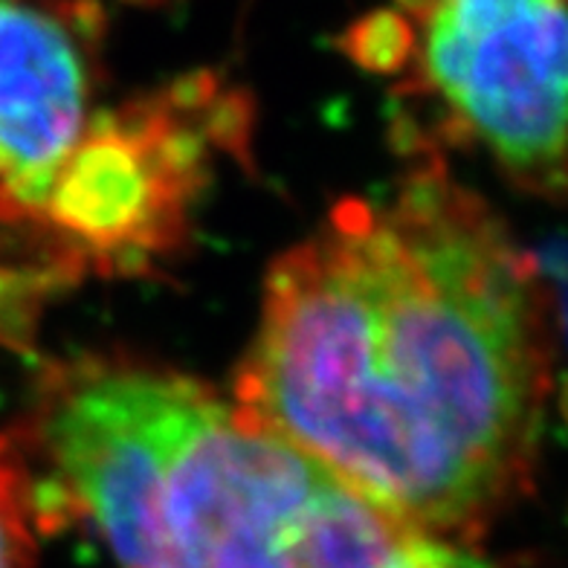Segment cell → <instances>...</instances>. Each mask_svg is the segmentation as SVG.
Instances as JSON below:
<instances>
[{
    "label": "cell",
    "mask_w": 568,
    "mask_h": 568,
    "mask_svg": "<svg viewBox=\"0 0 568 568\" xmlns=\"http://www.w3.org/2000/svg\"><path fill=\"white\" fill-rule=\"evenodd\" d=\"M551 389L531 262L442 154L273 262L232 404L426 534L523 490Z\"/></svg>",
    "instance_id": "1"
},
{
    "label": "cell",
    "mask_w": 568,
    "mask_h": 568,
    "mask_svg": "<svg viewBox=\"0 0 568 568\" xmlns=\"http://www.w3.org/2000/svg\"><path fill=\"white\" fill-rule=\"evenodd\" d=\"M59 528L82 516L120 568H293L284 531L325 470L189 374L79 357L9 429Z\"/></svg>",
    "instance_id": "2"
},
{
    "label": "cell",
    "mask_w": 568,
    "mask_h": 568,
    "mask_svg": "<svg viewBox=\"0 0 568 568\" xmlns=\"http://www.w3.org/2000/svg\"><path fill=\"white\" fill-rule=\"evenodd\" d=\"M348 53L392 79L412 145L467 149L542 197L566 189V0H389Z\"/></svg>",
    "instance_id": "3"
},
{
    "label": "cell",
    "mask_w": 568,
    "mask_h": 568,
    "mask_svg": "<svg viewBox=\"0 0 568 568\" xmlns=\"http://www.w3.org/2000/svg\"><path fill=\"white\" fill-rule=\"evenodd\" d=\"M244 97L189 75L145 99L99 108L27 230L61 284L131 276L183 239L215 160L244 145Z\"/></svg>",
    "instance_id": "4"
},
{
    "label": "cell",
    "mask_w": 568,
    "mask_h": 568,
    "mask_svg": "<svg viewBox=\"0 0 568 568\" xmlns=\"http://www.w3.org/2000/svg\"><path fill=\"white\" fill-rule=\"evenodd\" d=\"M99 0H0V230L32 217L97 108ZM30 250V244H23Z\"/></svg>",
    "instance_id": "5"
},
{
    "label": "cell",
    "mask_w": 568,
    "mask_h": 568,
    "mask_svg": "<svg viewBox=\"0 0 568 568\" xmlns=\"http://www.w3.org/2000/svg\"><path fill=\"white\" fill-rule=\"evenodd\" d=\"M53 531L36 479L9 435H0V568H36L38 537Z\"/></svg>",
    "instance_id": "6"
},
{
    "label": "cell",
    "mask_w": 568,
    "mask_h": 568,
    "mask_svg": "<svg viewBox=\"0 0 568 568\" xmlns=\"http://www.w3.org/2000/svg\"><path fill=\"white\" fill-rule=\"evenodd\" d=\"M50 293V284L38 276L18 241L0 230V339L16 345L30 334L36 311Z\"/></svg>",
    "instance_id": "7"
},
{
    "label": "cell",
    "mask_w": 568,
    "mask_h": 568,
    "mask_svg": "<svg viewBox=\"0 0 568 568\" xmlns=\"http://www.w3.org/2000/svg\"><path fill=\"white\" fill-rule=\"evenodd\" d=\"M438 568H487L485 562L470 557V554L458 551L449 542H442V554H438Z\"/></svg>",
    "instance_id": "8"
},
{
    "label": "cell",
    "mask_w": 568,
    "mask_h": 568,
    "mask_svg": "<svg viewBox=\"0 0 568 568\" xmlns=\"http://www.w3.org/2000/svg\"><path fill=\"white\" fill-rule=\"evenodd\" d=\"M122 3H134V7H158V3H165V0H122Z\"/></svg>",
    "instance_id": "9"
}]
</instances>
